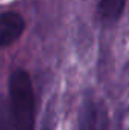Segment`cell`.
<instances>
[{"label": "cell", "instance_id": "cell-1", "mask_svg": "<svg viewBox=\"0 0 129 130\" xmlns=\"http://www.w3.org/2000/svg\"><path fill=\"white\" fill-rule=\"evenodd\" d=\"M8 91L14 130H35V94L29 73L24 70L14 71L9 77Z\"/></svg>", "mask_w": 129, "mask_h": 130}, {"label": "cell", "instance_id": "cell-2", "mask_svg": "<svg viewBox=\"0 0 129 130\" xmlns=\"http://www.w3.org/2000/svg\"><path fill=\"white\" fill-rule=\"evenodd\" d=\"M109 115L106 104L96 97H87L79 110V130H108Z\"/></svg>", "mask_w": 129, "mask_h": 130}, {"label": "cell", "instance_id": "cell-3", "mask_svg": "<svg viewBox=\"0 0 129 130\" xmlns=\"http://www.w3.org/2000/svg\"><path fill=\"white\" fill-rule=\"evenodd\" d=\"M26 23L18 12L6 11L0 14V47L14 44L24 32Z\"/></svg>", "mask_w": 129, "mask_h": 130}, {"label": "cell", "instance_id": "cell-4", "mask_svg": "<svg viewBox=\"0 0 129 130\" xmlns=\"http://www.w3.org/2000/svg\"><path fill=\"white\" fill-rule=\"evenodd\" d=\"M126 0H100L97 5V15L103 23L117 21L125 11Z\"/></svg>", "mask_w": 129, "mask_h": 130}, {"label": "cell", "instance_id": "cell-5", "mask_svg": "<svg viewBox=\"0 0 129 130\" xmlns=\"http://www.w3.org/2000/svg\"><path fill=\"white\" fill-rule=\"evenodd\" d=\"M0 130H12L9 104L3 95H0Z\"/></svg>", "mask_w": 129, "mask_h": 130}]
</instances>
